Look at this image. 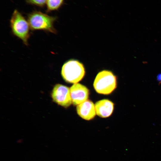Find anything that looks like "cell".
Instances as JSON below:
<instances>
[{
  "label": "cell",
  "instance_id": "6da1fadb",
  "mask_svg": "<svg viewBox=\"0 0 161 161\" xmlns=\"http://www.w3.org/2000/svg\"><path fill=\"white\" fill-rule=\"evenodd\" d=\"M27 21L32 31L42 30L56 34L54 23L56 18L49 16L41 12L35 11L27 15Z\"/></svg>",
  "mask_w": 161,
  "mask_h": 161
},
{
  "label": "cell",
  "instance_id": "7a4b0ae2",
  "mask_svg": "<svg viewBox=\"0 0 161 161\" xmlns=\"http://www.w3.org/2000/svg\"><path fill=\"white\" fill-rule=\"evenodd\" d=\"M10 25L13 34L27 46L30 35V27L28 21L17 10H15L12 14Z\"/></svg>",
  "mask_w": 161,
  "mask_h": 161
},
{
  "label": "cell",
  "instance_id": "3957f363",
  "mask_svg": "<svg viewBox=\"0 0 161 161\" xmlns=\"http://www.w3.org/2000/svg\"><path fill=\"white\" fill-rule=\"evenodd\" d=\"M94 87L97 93L108 95L116 88V77L110 71L104 70L99 72L95 80Z\"/></svg>",
  "mask_w": 161,
  "mask_h": 161
},
{
  "label": "cell",
  "instance_id": "277c9868",
  "mask_svg": "<svg viewBox=\"0 0 161 161\" xmlns=\"http://www.w3.org/2000/svg\"><path fill=\"white\" fill-rule=\"evenodd\" d=\"M63 78L66 82L76 83L84 77L85 71L83 65L75 60H70L63 65L61 72Z\"/></svg>",
  "mask_w": 161,
  "mask_h": 161
},
{
  "label": "cell",
  "instance_id": "5b68a950",
  "mask_svg": "<svg viewBox=\"0 0 161 161\" xmlns=\"http://www.w3.org/2000/svg\"><path fill=\"white\" fill-rule=\"evenodd\" d=\"M53 100L58 104L66 108L72 103L70 89L61 84L56 85L51 94Z\"/></svg>",
  "mask_w": 161,
  "mask_h": 161
},
{
  "label": "cell",
  "instance_id": "8992f818",
  "mask_svg": "<svg viewBox=\"0 0 161 161\" xmlns=\"http://www.w3.org/2000/svg\"><path fill=\"white\" fill-rule=\"evenodd\" d=\"M72 102L74 105H78L87 100L89 92L85 86L78 83L74 84L70 88Z\"/></svg>",
  "mask_w": 161,
  "mask_h": 161
},
{
  "label": "cell",
  "instance_id": "52a82bcc",
  "mask_svg": "<svg viewBox=\"0 0 161 161\" xmlns=\"http://www.w3.org/2000/svg\"><path fill=\"white\" fill-rule=\"evenodd\" d=\"M76 110L79 116L86 120H90L93 118L96 113L94 104L89 100L78 105Z\"/></svg>",
  "mask_w": 161,
  "mask_h": 161
},
{
  "label": "cell",
  "instance_id": "ba28073f",
  "mask_svg": "<svg viewBox=\"0 0 161 161\" xmlns=\"http://www.w3.org/2000/svg\"><path fill=\"white\" fill-rule=\"evenodd\" d=\"M114 106V103L108 100L103 99L99 101L95 105L96 114L102 118L108 117L112 113Z\"/></svg>",
  "mask_w": 161,
  "mask_h": 161
},
{
  "label": "cell",
  "instance_id": "9c48e42d",
  "mask_svg": "<svg viewBox=\"0 0 161 161\" xmlns=\"http://www.w3.org/2000/svg\"><path fill=\"white\" fill-rule=\"evenodd\" d=\"M64 0H47V11H51L58 9L62 5Z\"/></svg>",
  "mask_w": 161,
  "mask_h": 161
},
{
  "label": "cell",
  "instance_id": "30bf717a",
  "mask_svg": "<svg viewBox=\"0 0 161 161\" xmlns=\"http://www.w3.org/2000/svg\"><path fill=\"white\" fill-rule=\"evenodd\" d=\"M47 0H27V2L30 4L40 7H43L46 3Z\"/></svg>",
  "mask_w": 161,
  "mask_h": 161
},
{
  "label": "cell",
  "instance_id": "8fae6325",
  "mask_svg": "<svg viewBox=\"0 0 161 161\" xmlns=\"http://www.w3.org/2000/svg\"><path fill=\"white\" fill-rule=\"evenodd\" d=\"M157 80L160 83H161V73L159 74L157 76Z\"/></svg>",
  "mask_w": 161,
  "mask_h": 161
}]
</instances>
